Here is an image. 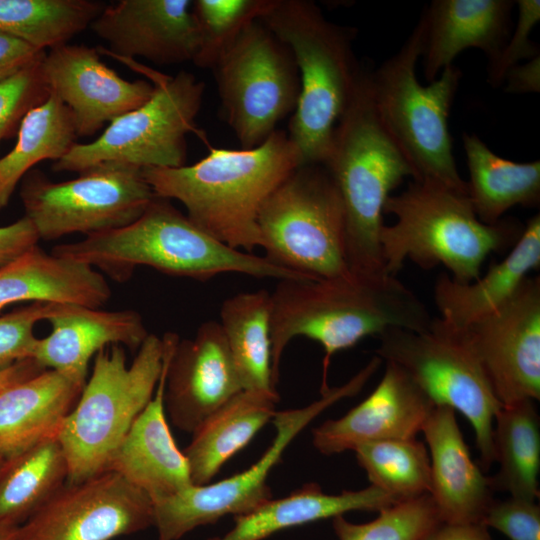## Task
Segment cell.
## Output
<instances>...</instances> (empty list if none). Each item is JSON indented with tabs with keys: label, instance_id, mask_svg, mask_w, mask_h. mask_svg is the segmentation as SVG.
<instances>
[{
	"label": "cell",
	"instance_id": "cell-1",
	"mask_svg": "<svg viewBox=\"0 0 540 540\" xmlns=\"http://www.w3.org/2000/svg\"><path fill=\"white\" fill-rule=\"evenodd\" d=\"M432 317L418 296L396 276L350 273L329 279H285L271 293L272 378L277 386L281 357L293 338L303 336L324 351L321 391L337 352L389 328L422 331Z\"/></svg>",
	"mask_w": 540,
	"mask_h": 540
},
{
	"label": "cell",
	"instance_id": "cell-2",
	"mask_svg": "<svg viewBox=\"0 0 540 540\" xmlns=\"http://www.w3.org/2000/svg\"><path fill=\"white\" fill-rule=\"evenodd\" d=\"M300 165L287 132L277 129L254 148L212 147L194 164L146 167L143 175L157 197L182 203L205 232L252 253L261 247L257 219L263 203Z\"/></svg>",
	"mask_w": 540,
	"mask_h": 540
},
{
	"label": "cell",
	"instance_id": "cell-3",
	"mask_svg": "<svg viewBox=\"0 0 540 540\" xmlns=\"http://www.w3.org/2000/svg\"><path fill=\"white\" fill-rule=\"evenodd\" d=\"M51 253L87 264L118 282L128 280L138 266L200 281L231 272L255 278L308 279L272 264L264 256L224 244L170 200L157 196L132 223L57 245Z\"/></svg>",
	"mask_w": 540,
	"mask_h": 540
},
{
	"label": "cell",
	"instance_id": "cell-4",
	"mask_svg": "<svg viewBox=\"0 0 540 540\" xmlns=\"http://www.w3.org/2000/svg\"><path fill=\"white\" fill-rule=\"evenodd\" d=\"M322 165L342 200L349 270L385 273L380 247L384 206L405 178L414 179V171L378 116L365 69Z\"/></svg>",
	"mask_w": 540,
	"mask_h": 540
},
{
	"label": "cell",
	"instance_id": "cell-5",
	"mask_svg": "<svg viewBox=\"0 0 540 540\" xmlns=\"http://www.w3.org/2000/svg\"><path fill=\"white\" fill-rule=\"evenodd\" d=\"M260 20L289 48L299 72L300 95L287 135L302 165L323 164L363 73L352 31L307 0H274Z\"/></svg>",
	"mask_w": 540,
	"mask_h": 540
},
{
	"label": "cell",
	"instance_id": "cell-6",
	"mask_svg": "<svg viewBox=\"0 0 540 540\" xmlns=\"http://www.w3.org/2000/svg\"><path fill=\"white\" fill-rule=\"evenodd\" d=\"M384 214L396 217L380 232L384 271L392 276L409 259L425 270L442 265L454 281L470 283L480 276L486 257L518 232L513 222H481L468 194L432 181L412 180L400 194L390 195Z\"/></svg>",
	"mask_w": 540,
	"mask_h": 540
},
{
	"label": "cell",
	"instance_id": "cell-7",
	"mask_svg": "<svg viewBox=\"0 0 540 540\" xmlns=\"http://www.w3.org/2000/svg\"><path fill=\"white\" fill-rule=\"evenodd\" d=\"M426 22L422 13L400 50L376 71L370 87L378 116L414 171L416 181H432L468 194L457 169L448 128L450 110L461 79L453 64L423 86L416 75Z\"/></svg>",
	"mask_w": 540,
	"mask_h": 540
},
{
	"label": "cell",
	"instance_id": "cell-8",
	"mask_svg": "<svg viewBox=\"0 0 540 540\" xmlns=\"http://www.w3.org/2000/svg\"><path fill=\"white\" fill-rule=\"evenodd\" d=\"M162 338L149 333L130 365L121 345L99 351L57 439L68 464L67 482L106 471L133 421L152 399L163 368Z\"/></svg>",
	"mask_w": 540,
	"mask_h": 540
},
{
	"label": "cell",
	"instance_id": "cell-9",
	"mask_svg": "<svg viewBox=\"0 0 540 540\" xmlns=\"http://www.w3.org/2000/svg\"><path fill=\"white\" fill-rule=\"evenodd\" d=\"M257 224L272 264L309 279L351 273L342 200L322 164L294 169L265 200Z\"/></svg>",
	"mask_w": 540,
	"mask_h": 540
},
{
	"label": "cell",
	"instance_id": "cell-10",
	"mask_svg": "<svg viewBox=\"0 0 540 540\" xmlns=\"http://www.w3.org/2000/svg\"><path fill=\"white\" fill-rule=\"evenodd\" d=\"M379 339L376 356L399 366L436 406L467 418L480 464L488 470L494 463V417L502 404L463 330L437 317L425 330L389 328Z\"/></svg>",
	"mask_w": 540,
	"mask_h": 540
},
{
	"label": "cell",
	"instance_id": "cell-11",
	"mask_svg": "<svg viewBox=\"0 0 540 540\" xmlns=\"http://www.w3.org/2000/svg\"><path fill=\"white\" fill-rule=\"evenodd\" d=\"M19 195L24 216L44 240L124 227L156 197L143 168L119 161L95 164L62 182L32 169L21 180Z\"/></svg>",
	"mask_w": 540,
	"mask_h": 540
},
{
	"label": "cell",
	"instance_id": "cell-12",
	"mask_svg": "<svg viewBox=\"0 0 540 540\" xmlns=\"http://www.w3.org/2000/svg\"><path fill=\"white\" fill-rule=\"evenodd\" d=\"M381 365L373 357L348 382L320 392L309 405L275 412V437L263 455L246 470L213 484L191 485L153 503V526L158 540H178L193 529L212 524L226 515L239 516L272 498L267 483L272 469L294 438L320 413L338 401L359 393Z\"/></svg>",
	"mask_w": 540,
	"mask_h": 540
},
{
	"label": "cell",
	"instance_id": "cell-13",
	"mask_svg": "<svg viewBox=\"0 0 540 540\" xmlns=\"http://www.w3.org/2000/svg\"><path fill=\"white\" fill-rule=\"evenodd\" d=\"M154 86L144 104L111 121L94 141L75 143L52 169L79 173L107 161L141 168L185 165L186 137L195 131L205 84L194 74L180 71L157 76Z\"/></svg>",
	"mask_w": 540,
	"mask_h": 540
},
{
	"label": "cell",
	"instance_id": "cell-14",
	"mask_svg": "<svg viewBox=\"0 0 540 540\" xmlns=\"http://www.w3.org/2000/svg\"><path fill=\"white\" fill-rule=\"evenodd\" d=\"M224 118L241 148L263 143L300 95L289 48L261 21L248 25L213 67Z\"/></svg>",
	"mask_w": 540,
	"mask_h": 540
},
{
	"label": "cell",
	"instance_id": "cell-15",
	"mask_svg": "<svg viewBox=\"0 0 540 540\" xmlns=\"http://www.w3.org/2000/svg\"><path fill=\"white\" fill-rule=\"evenodd\" d=\"M153 503L113 471L66 482L20 524L14 540H112L153 526Z\"/></svg>",
	"mask_w": 540,
	"mask_h": 540
},
{
	"label": "cell",
	"instance_id": "cell-16",
	"mask_svg": "<svg viewBox=\"0 0 540 540\" xmlns=\"http://www.w3.org/2000/svg\"><path fill=\"white\" fill-rule=\"evenodd\" d=\"M502 405L540 398V278L462 329Z\"/></svg>",
	"mask_w": 540,
	"mask_h": 540
},
{
	"label": "cell",
	"instance_id": "cell-17",
	"mask_svg": "<svg viewBox=\"0 0 540 540\" xmlns=\"http://www.w3.org/2000/svg\"><path fill=\"white\" fill-rule=\"evenodd\" d=\"M44 83L70 110L77 137L95 134L106 123L144 104L155 86L128 81L100 59L97 49L63 44L41 60Z\"/></svg>",
	"mask_w": 540,
	"mask_h": 540
},
{
	"label": "cell",
	"instance_id": "cell-18",
	"mask_svg": "<svg viewBox=\"0 0 540 540\" xmlns=\"http://www.w3.org/2000/svg\"><path fill=\"white\" fill-rule=\"evenodd\" d=\"M242 390L219 322L206 321L193 338H179L169 359L164 391L165 410L175 427L192 434Z\"/></svg>",
	"mask_w": 540,
	"mask_h": 540
},
{
	"label": "cell",
	"instance_id": "cell-19",
	"mask_svg": "<svg viewBox=\"0 0 540 540\" xmlns=\"http://www.w3.org/2000/svg\"><path fill=\"white\" fill-rule=\"evenodd\" d=\"M89 27L120 59L179 64L193 62L198 52L190 0H120L105 5Z\"/></svg>",
	"mask_w": 540,
	"mask_h": 540
},
{
	"label": "cell",
	"instance_id": "cell-20",
	"mask_svg": "<svg viewBox=\"0 0 540 540\" xmlns=\"http://www.w3.org/2000/svg\"><path fill=\"white\" fill-rule=\"evenodd\" d=\"M435 406L399 366L386 362L371 394L342 417L314 428L312 442L329 456L371 442L415 438Z\"/></svg>",
	"mask_w": 540,
	"mask_h": 540
},
{
	"label": "cell",
	"instance_id": "cell-21",
	"mask_svg": "<svg viewBox=\"0 0 540 540\" xmlns=\"http://www.w3.org/2000/svg\"><path fill=\"white\" fill-rule=\"evenodd\" d=\"M162 340L163 368L155 393L133 421L106 468L143 491L152 503L193 485L188 461L176 445L165 415L167 367L179 336L167 332Z\"/></svg>",
	"mask_w": 540,
	"mask_h": 540
},
{
	"label": "cell",
	"instance_id": "cell-22",
	"mask_svg": "<svg viewBox=\"0 0 540 540\" xmlns=\"http://www.w3.org/2000/svg\"><path fill=\"white\" fill-rule=\"evenodd\" d=\"M51 331L38 338L33 359L43 368L55 370L85 384L91 358L111 345L137 351L148 331L135 310H102L65 304L47 319Z\"/></svg>",
	"mask_w": 540,
	"mask_h": 540
},
{
	"label": "cell",
	"instance_id": "cell-23",
	"mask_svg": "<svg viewBox=\"0 0 540 540\" xmlns=\"http://www.w3.org/2000/svg\"><path fill=\"white\" fill-rule=\"evenodd\" d=\"M421 432L430 452L429 495L441 521L481 523L494 500L493 489L490 479L472 460L456 411L435 406Z\"/></svg>",
	"mask_w": 540,
	"mask_h": 540
},
{
	"label": "cell",
	"instance_id": "cell-24",
	"mask_svg": "<svg viewBox=\"0 0 540 540\" xmlns=\"http://www.w3.org/2000/svg\"><path fill=\"white\" fill-rule=\"evenodd\" d=\"M508 0H435L424 12L426 34L423 72L435 80L453 59L468 48L481 49L492 62L510 33Z\"/></svg>",
	"mask_w": 540,
	"mask_h": 540
},
{
	"label": "cell",
	"instance_id": "cell-25",
	"mask_svg": "<svg viewBox=\"0 0 540 540\" xmlns=\"http://www.w3.org/2000/svg\"><path fill=\"white\" fill-rule=\"evenodd\" d=\"M110 297L111 288L98 270L38 245L0 267V310L19 302L101 308Z\"/></svg>",
	"mask_w": 540,
	"mask_h": 540
},
{
	"label": "cell",
	"instance_id": "cell-26",
	"mask_svg": "<svg viewBox=\"0 0 540 540\" xmlns=\"http://www.w3.org/2000/svg\"><path fill=\"white\" fill-rule=\"evenodd\" d=\"M85 384L46 369L0 392V458L56 438Z\"/></svg>",
	"mask_w": 540,
	"mask_h": 540
},
{
	"label": "cell",
	"instance_id": "cell-27",
	"mask_svg": "<svg viewBox=\"0 0 540 540\" xmlns=\"http://www.w3.org/2000/svg\"><path fill=\"white\" fill-rule=\"evenodd\" d=\"M540 266V215L531 217L512 250L500 262L492 263L484 276L461 284L441 273L433 295L440 318L464 329L505 303Z\"/></svg>",
	"mask_w": 540,
	"mask_h": 540
},
{
	"label": "cell",
	"instance_id": "cell-28",
	"mask_svg": "<svg viewBox=\"0 0 540 540\" xmlns=\"http://www.w3.org/2000/svg\"><path fill=\"white\" fill-rule=\"evenodd\" d=\"M397 502L373 485L327 494L318 484L309 483L284 498L271 499L253 511L235 516L230 531L209 540H264L289 528L333 519L352 511L379 512Z\"/></svg>",
	"mask_w": 540,
	"mask_h": 540
},
{
	"label": "cell",
	"instance_id": "cell-29",
	"mask_svg": "<svg viewBox=\"0 0 540 540\" xmlns=\"http://www.w3.org/2000/svg\"><path fill=\"white\" fill-rule=\"evenodd\" d=\"M279 395L242 390L192 433L183 453L193 485L209 484L220 468L243 449L275 414Z\"/></svg>",
	"mask_w": 540,
	"mask_h": 540
},
{
	"label": "cell",
	"instance_id": "cell-30",
	"mask_svg": "<svg viewBox=\"0 0 540 540\" xmlns=\"http://www.w3.org/2000/svg\"><path fill=\"white\" fill-rule=\"evenodd\" d=\"M469 170L468 196L479 220L495 224L512 207L540 202V162L519 163L493 153L474 134L463 133Z\"/></svg>",
	"mask_w": 540,
	"mask_h": 540
},
{
	"label": "cell",
	"instance_id": "cell-31",
	"mask_svg": "<svg viewBox=\"0 0 540 540\" xmlns=\"http://www.w3.org/2000/svg\"><path fill=\"white\" fill-rule=\"evenodd\" d=\"M271 293H238L224 300L220 326L243 390L278 395L272 378Z\"/></svg>",
	"mask_w": 540,
	"mask_h": 540
},
{
	"label": "cell",
	"instance_id": "cell-32",
	"mask_svg": "<svg viewBox=\"0 0 540 540\" xmlns=\"http://www.w3.org/2000/svg\"><path fill=\"white\" fill-rule=\"evenodd\" d=\"M493 452L499 471L489 478L492 489L510 497L539 498L540 418L534 400L501 405L494 417Z\"/></svg>",
	"mask_w": 540,
	"mask_h": 540
},
{
	"label": "cell",
	"instance_id": "cell-33",
	"mask_svg": "<svg viewBox=\"0 0 540 540\" xmlns=\"http://www.w3.org/2000/svg\"><path fill=\"white\" fill-rule=\"evenodd\" d=\"M16 135L13 148L0 157V211L36 164L61 159L77 137L70 110L53 93L25 115Z\"/></svg>",
	"mask_w": 540,
	"mask_h": 540
},
{
	"label": "cell",
	"instance_id": "cell-34",
	"mask_svg": "<svg viewBox=\"0 0 540 540\" xmlns=\"http://www.w3.org/2000/svg\"><path fill=\"white\" fill-rule=\"evenodd\" d=\"M68 480L57 437L4 461L0 471V523L19 526Z\"/></svg>",
	"mask_w": 540,
	"mask_h": 540
},
{
	"label": "cell",
	"instance_id": "cell-35",
	"mask_svg": "<svg viewBox=\"0 0 540 540\" xmlns=\"http://www.w3.org/2000/svg\"><path fill=\"white\" fill-rule=\"evenodd\" d=\"M104 6L94 0H0V31L46 51L84 31Z\"/></svg>",
	"mask_w": 540,
	"mask_h": 540
},
{
	"label": "cell",
	"instance_id": "cell-36",
	"mask_svg": "<svg viewBox=\"0 0 540 540\" xmlns=\"http://www.w3.org/2000/svg\"><path fill=\"white\" fill-rule=\"evenodd\" d=\"M354 452L371 485L397 501L429 494V453L416 438L371 442Z\"/></svg>",
	"mask_w": 540,
	"mask_h": 540
},
{
	"label": "cell",
	"instance_id": "cell-37",
	"mask_svg": "<svg viewBox=\"0 0 540 540\" xmlns=\"http://www.w3.org/2000/svg\"><path fill=\"white\" fill-rule=\"evenodd\" d=\"M274 0H195L192 12L199 46L193 63L213 69L243 30L260 20Z\"/></svg>",
	"mask_w": 540,
	"mask_h": 540
},
{
	"label": "cell",
	"instance_id": "cell-38",
	"mask_svg": "<svg viewBox=\"0 0 540 540\" xmlns=\"http://www.w3.org/2000/svg\"><path fill=\"white\" fill-rule=\"evenodd\" d=\"M440 522L431 496L424 494L380 510L370 522L356 524L340 515L332 526L338 540H422Z\"/></svg>",
	"mask_w": 540,
	"mask_h": 540
},
{
	"label": "cell",
	"instance_id": "cell-39",
	"mask_svg": "<svg viewBox=\"0 0 540 540\" xmlns=\"http://www.w3.org/2000/svg\"><path fill=\"white\" fill-rule=\"evenodd\" d=\"M65 304L33 302L0 316V371L33 358L36 324L59 312Z\"/></svg>",
	"mask_w": 540,
	"mask_h": 540
},
{
	"label": "cell",
	"instance_id": "cell-40",
	"mask_svg": "<svg viewBox=\"0 0 540 540\" xmlns=\"http://www.w3.org/2000/svg\"><path fill=\"white\" fill-rule=\"evenodd\" d=\"M41 60L0 82V143L16 135L25 115L49 96Z\"/></svg>",
	"mask_w": 540,
	"mask_h": 540
},
{
	"label": "cell",
	"instance_id": "cell-41",
	"mask_svg": "<svg viewBox=\"0 0 540 540\" xmlns=\"http://www.w3.org/2000/svg\"><path fill=\"white\" fill-rule=\"evenodd\" d=\"M518 20L512 37L508 38L499 55L488 64V81L498 86L506 73L518 62L539 56L538 46L530 39L533 27L540 20L539 0H518Z\"/></svg>",
	"mask_w": 540,
	"mask_h": 540
},
{
	"label": "cell",
	"instance_id": "cell-42",
	"mask_svg": "<svg viewBox=\"0 0 540 540\" xmlns=\"http://www.w3.org/2000/svg\"><path fill=\"white\" fill-rule=\"evenodd\" d=\"M481 523L510 540H540V506L536 501L514 497L493 500Z\"/></svg>",
	"mask_w": 540,
	"mask_h": 540
},
{
	"label": "cell",
	"instance_id": "cell-43",
	"mask_svg": "<svg viewBox=\"0 0 540 540\" xmlns=\"http://www.w3.org/2000/svg\"><path fill=\"white\" fill-rule=\"evenodd\" d=\"M46 51L0 31V82L41 60Z\"/></svg>",
	"mask_w": 540,
	"mask_h": 540
},
{
	"label": "cell",
	"instance_id": "cell-44",
	"mask_svg": "<svg viewBox=\"0 0 540 540\" xmlns=\"http://www.w3.org/2000/svg\"><path fill=\"white\" fill-rule=\"evenodd\" d=\"M40 240L33 224L25 216L0 227V267L14 260Z\"/></svg>",
	"mask_w": 540,
	"mask_h": 540
},
{
	"label": "cell",
	"instance_id": "cell-45",
	"mask_svg": "<svg viewBox=\"0 0 540 540\" xmlns=\"http://www.w3.org/2000/svg\"><path fill=\"white\" fill-rule=\"evenodd\" d=\"M422 540H492L481 523L440 522Z\"/></svg>",
	"mask_w": 540,
	"mask_h": 540
},
{
	"label": "cell",
	"instance_id": "cell-46",
	"mask_svg": "<svg viewBox=\"0 0 540 540\" xmlns=\"http://www.w3.org/2000/svg\"><path fill=\"white\" fill-rule=\"evenodd\" d=\"M539 56L522 65H515L505 75L506 90L512 93L539 92Z\"/></svg>",
	"mask_w": 540,
	"mask_h": 540
},
{
	"label": "cell",
	"instance_id": "cell-47",
	"mask_svg": "<svg viewBox=\"0 0 540 540\" xmlns=\"http://www.w3.org/2000/svg\"><path fill=\"white\" fill-rule=\"evenodd\" d=\"M44 370L46 369L40 366L33 358L20 361L12 367L0 371V392Z\"/></svg>",
	"mask_w": 540,
	"mask_h": 540
},
{
	"label": "cell",
	"instance_id": "cell-48",
	"mask_svg": "<svg viewBox=\"0 0 540 540\" xmlns=\"http://www.w3.org/2000/svg\"><path fill=\"white\" fill-rule=\"evenodd\" d=\"M17 527L0 523V540H14Z\"/></svg>",
	"mask_w": 540,
	"mask_h": 540
},
{
	"label": "cell",
	"instance_id": "cell-49",
	"mask_svg": "<svg viewBox=\"0 0 540 540\" xmlns=\"http://www.w3.org/2000/svg\"><path fill=\"white\" fill-rule=\"evenodd\" d=\"M4 461H5V460H3V459L0 458V471H1V468H2V466H3Z\"/></svg>",
	"mask_w": 540,
	"mask_h": 540
}]
</instances>
